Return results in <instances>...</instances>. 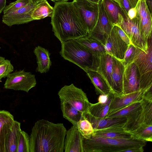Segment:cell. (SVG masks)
Segmentation results:
<instances>
[{
  "mask_svg": "<svg viewBox=\"0 0 152 152\" xmlns=\"http://www.w3.org/2000/svg\"><path fill=\"white\" fill-rule=\"evenodd\" d=\"M50 23L54 35L61 43L88 34L86 27L73 1H56Z\"/></svg>",
  "mask_w": 152,
  "mask_h": 152,
  "instance_id": "1",
  "label": "cell"
},
{
  "mask_svg": "<svg viewBox=\"0 0 152 152\" xmlns=\"http://www.w3.org/2000/svg\"><path fill=\"white\" fill-rule=\"evenodd\" d=\"M66 131L62 123L38 120L30 135V152H63Z\"/></svg>",
  "mask_w": 152,
  "mask_h": 152,
  "instance_id": "2",
  "label": "cell"
},
{
  "mask_svg": "<svg viewBox=\"0 0 152 152\" xmlns=\"http://www.w3.org/2000/svg\"><path fill=\"white\" fill-rule=\"evenodd\" d=\"M146 142L133 137L119 139L93 135L88 138L83 137V152H125L132 148L144 147Z\"/></svg>",
  "mask_w": 152,
  "mask_h": 152,
  "instance_id": "3",
  "label": "cell"
},
{
  "mask_svg": "<svg viewBox=\"0 0 152 152\" xmlns=\"http://www.w3.org/2000/svg\"><path fill=\"white\" fill-rule=\"evenodd\" d=\"M60 54L64 59L76 65L86 73L96 72L99 54L92 52L75 39L61 43Z\"/></svg>",
  "mask_w": 152,
  "mask_h": 152,
  "instance_id": "4",
  "label": "cell"
},
{
  "mask_svg": "<svg viewBox=\"0 0 152 152\" xmlns=\"http://www.w3.org/2000/svg\"><path fill=\"white\" fill-rule=\"evenodd\" d=\"M152 37L148 39V50L146 53L136 48L133 62L138 70L140 76V90L143 93L152 87Z\"/></svg>",
  "mask_w": 152,
  "mask_h": 152,
  "instance_id": "5",
  "label": "cell"
},
{
  "mask_svg": "<svg viewBox=\"0 0 152 152\" xmlns=\"http://www.w3.org/2000/svg\"><path fill=\"white\" fill-rule=\"evenodd\" d=\"M58 95L60 100L70 103L83 115L87 112L91 103L86 94L73 83L64 86L58 91Z\"/></svg>",
  "mask_w": 152,
  "mask_h": 152,
  "instance_id": "6",
  "label": "cell"
},
{
  "mask_svg": "<svg viewBox=\"0 0 152 152\" xmlns=\"http://www.w3.org/2000/svg\"><path fill=\"white\" fill-rule=\"evenodd\" d=\"M116 25L120 27L125 33L132 44L145 53H148V40H145L140 34L137 15L135 18L131 19L128 17L124 18L119 14L118 23Z\"/></svg>",
  "mask_w": 152,
  "mask_h": 152,
  "instance_id": "7",
  "label": "cell"
},
{
  "mask_svg": "<svg viewBox=\"0 0 152 152\" xmlns=\"http://www.w3.org/2000/svg\"><path fill=\"white\" fill-rule=\"evenodd\" d=\"M144 125H152V100L143 97L141 107L127 118L123 128L130 133Z\"/></svg>",
  "mask_w": 152,
  "mask_h": 152,
  "instance_id": "8",
  "label": "cell"
},
{
  "mask_svg": "<svg viewBox=\"0 0 152 152\" xmlns=\"http://www.w3.org/2000/svg\"><path fill=\"white\" fill-rule=\"evenodd\" d=\"M37 81L35 75L24 70L15 71L10 73L7 77L4 84L6 89L22 91L28 92L32 88L35 86Z\"/></svg>",
  "mask_w": 152,
  "mask_h": 152,
  "instance_id": "9",
  "label": "cell"
},
{
  "mask_svg": "<svg viewBox=\"0 0 152 152\" xmlns=\"http://www.w3.org/2000/svg\"><path fill=\"white\" fill-rule=\"evenodd\" d=\"M98 4L99 13L96 23L87 36L96 40L104 46L114 25L105 12L102 0Z\"/></svg>",
  "mask_w": 152,
  "mask_h": 152,
  "instance_id": "10",
  "label": "cell"
},
{
  "mask_svg": "<svg viewBox=\"0 0 152 152\" xmlns=\"http://www.w3.org/2000/svg\"><path fill=\"white\" fill-rule=\"evenodd\" d=\"M86 27L88 33L93 29L99 13V3L88 0H73Z\"/></svg>",
  "mask_w": 152,
  "mask_h": 152,
  "instance_id": "11",
  "label": "cell"
},
{
  "mask_svg": "<svg viewBox=\"0 0 152 152\" xmlns=\"http://www.w3.org/2000/svg\"><path fill=\"white\" fill-rule=\"evenodd\" d=\"M136 7L140 34L145 40L148 41L152 37V14L145 0H139Z\"/></svg>",
  "mask_w": 152,
  "mask_h": 152,
  "instance_id": "12",
  "label": "cell"
},
{
  "mask_svg": "<svg viewBox=\"0 0 152 152\" xmlns=\"http://www.w3.org/2000/svg\"><path fill=\"white\" fill-rule=\"evenodd\" d=\"M37 4L31 3L16 11L4 15L2 22L8 26H11L34 20L31 17V14Z\"/></svg>",
  "mask_w": 152,
  "mask_h": 152,
  "instance_id": "13",
  "label": "cell"
},
{
  "mask_svg": "<svg viewBox=\"0 0 152 152\" xmlns=\"http://www.w3.org/2000/svg\"><path fill=\"white\" fill-rule=\"evenodd\" d=\"M128 46L120 37L114 26L104 46L106 53L121 61Z\"/></svg>",
  "mask_w": 152,
  "mask_h": 152,
  "instance_id": "14",
  "label": "cell"
},
{
  "mask_svg": "<svg viewBox=\"0 0 152 152\" xmlns=\"http://www.w3.org/2000/svg\"><path fill=\"white\" fill-rule=\"evenodd\" d=\"M140 79L139 72L133 62L124 66L123 76V94L140 90Z\"/></svg>",
  "mask_w": 152,
  "mask_h": 152,
  "instance_id": "15",
  "label": "cell"
},
{
  "mask_svg": "<svg viewBox=\"0 0 152 152\" xmlns=\"http://www.w3.org/2000/svg\"><path fill=\"white\" fill-rule=\"evenodd\" d=\"M124 66L121 61L113 57L110 89L114 96L123 94V76Z\"/></svg>",
  "mask_w": 152,
  "mask_h": 152,
  "instance_id": "16",
  "label": "cell"
},
{
  "mask_svg": "<svg viewBox=\"0 0 152 152\" xmlns=\"http://www.w3.org/2000/svg\"><path fill=\"white\" fill-rule=\"evenodd\" d=\"M142 98L143 93L141 90L119 96H113L107 115L120 110L134 102L141 100Z\"/></svg>",
  "mask_w": 152,
  "mask_h": 152,
  "instance_id": "17",
  "label": "cell"
},
{
  "mask_svg": "<svg viewBox=\"0 0 152 152\" xmlns=\"http://www.w3.org/2000/svg\"><path fill=\"white\" fill-rule=\"evenodd\" d=\"M83 115L91 123L94 130L110 127H123L127 121V118L124 117L97 118L88 113Z\"/></svg>",
  "mask_w": 152,
  "mask_h": 152,
  "instance_id": "18",
  "label": "cell"
},
{
  "mask_svg": "<svg viewBox=\"0 0 152 152\" xmlns=\"http://www.w3.org/2000/svg\"><path fill=\"white\" fill-rule=\"evenodd\" d=\"M83 137L77 128L72 126L66 131L64 141L65 152H83Z\"/></svg>",
  "mask_w": 152,
  "mask_h": 152,
  "instance_id": "19",
  "label": "cell"
},
{
  "mask_svg": "<svg viewBox=\"0 0 152 152\" xmlns=\"http://www.w3.org/2000/svg\"><path fill=\"white\" fill-rule=\"evenodd\" d=\"M14 121L10 112L0 110V147L2 152H6L7 138Z\"/></svg>",
  "mask_w": 152,
  "mask_h": 152,
  "instance_id": "20",
  "label": "cell"
},
{
  "mask_svg": "<svg viewBox=\"0 0 152 152\" xmlns=\"http://www.w3.org/2000/svg\"><path fill=\"white\" fill-rule=\"evenodd\" d=\"M113 65V56L106 53L98 55V63L96 72L105 80L110 89Z\"/></svg>",
  "mask_w": 152,
  "mask_h": 152,
  "instance_id": "21",
  "label": "cell"
},
{
  "mask_svg": "<svg viewBox=\"0 0 152 152\" xmlns=\"http://www.w3.org/2000/svg\"><path fill=\"white\" fill-rule=\"evenodd\" d=\"M34 52L36 56L37 64L36 72L41 73L48 72L52 65L50 54L48 50L40 46H38L34 48Z\"/></svg>",
  "mask_w": 152,
  "mask_h": 152,
  "instance_id": "22",
  "label": "cell"
},
{
  "mask_svg": "<svg viewBox=\"0 0 152 152\" xmlns=\"http://www.w3.org/2000/svg\"><path fill=\"white\" fill-rule=\"evenodd\" d=\"M61 109L63 117L77 127L83 114L70 103L60 100Z\"/></svg>",
  "mask_w": 152,
  "mask_h": 152,
  "instance_id": "23",
  "label": "cell"
},
{
  "mask_svg": "<svg viewBox=\"0 0 152 152\" xmlns=\"http://www.w3.org/2000/svg\"><path fill=\"white\" fill-rule=\"evenodd\" d=\"M102 1L105 12L114 25H117L118 23L119 14L124 18L128 17L117 1L113 0H102Z\"/></svg>",
  "mask_w": 152,
  "mask_h": 152,
  "instance_id": "24",
  "label": "cell"
},
{
  "mask_svg": "<svg viewBox=\"0 0 152 152\" xmlns=\"http://www.w3.org/2000/svg\"><path fill=\"white\" fill-rule=\"evenodd\" d=\"M93 135L104 137L129 139L132 134L125 131L123 127H113L94 130Z\"/></svg>",
  "mask_w": 152,
  "mask_h": 152,
  "instance_id": "25",
  "label": "cell"
},
{
  "mask_svg": "<svg viewBox=\"0 0 152 152\" xmlns=\"http://www.w3.org/2000/svg\"><path fill=\"white\" fill-rule=\"evenodd\" d=\"M86 75L94 85L97 94L107 95L111 92L105 80L98 72L91 71L86 73Z\"/></svg>",
  "mask_w": 152,
  "mask_h": 152,
  "instance_id": "26",
  "label": "cell"
},
{
  "mask_svg": "<svg viewBox=\"0 0 152 152\" xmlns=\"http://www.w3.org/2000/svg\"><path fill=\"white\" fill-rule=\"evenodd\" d=\"M113 96V94L111 92L108 100L105 103H102L99 102L95 104L91 103L88 110L86 113L96 118H103L105 117L108 113Z\"/></svg>",
  "mask_w": 152,
  "mask_h": 152,
  "instance_id": "27",
  "label": "cell"
},
{
  "mask_svg": "<svg viewBox=\"0 0 152 152\" xmlns=\"http://www.w3.org/2000/svg\"><path fill=\"white\" fill-rule=\"evenodd\" d=\"M21 130L20 123L15 120L7 138L6 152H17L18 141Z\"/></svg>",
  "mask_w": 152,
  "mask_h": 152,
  "instance_id": "28",
  "label": "cell"
},
{
  "mask_svg": "<svg viewBox=\"0 0 152 152\" xmlns=\"http://www.w3.org/2000/svg\"><path fill=\"white\" fill-rule=\"evenodd\" d=\"M53 7L47 0L38 2L32 11L31 17L34 20H40L47 17H51Z\"/></svg>",
  "mask_w": 152,
  "mask_h": 152,
  "instance_id": "29",
  "label": "cell"
},
{
  "mask_svg": "<svg viewBox=\"0 0 152 152\" xmlns=\"http://www.w3.org/2000/svg\"><path fill=\"white\" fill-rule=\"evenodd\" d=\"M75 40L94 53L100 54L106 53L104 45L96 40L87 36Z\"/></svg>",
  "mask_w": 152,
  "mask_h": 152,
  "instance_id": "30",
  "label": "cell"
},
{
  "mask_svg": "<svg viewBox=\"0 0 152 152\" xmlns=\"http://www.w3.org/2000/svg\"><path fill=\"white\" fill-rule=\"evenodd\" d=\"M142 99L134 102L120 110L108 114L105 117H124L128 118L140 108L141 106Z\"/></svg>",
  "mask_w": 152,
  "mask_h": 152,
  "instance_id": "31",
  "label": "cell"
},
{
  "mask_svg": "<svg viewBox=\"0 0 152 152\" xmlns=\"http://www.w3.org/2000/svg\"><path fill=\"white\" fill-rule=\"evenodd\" d=\"M134 138L152 141V125H144L130 133Z\"/></svg>",
  "mask_w": 152,
  "mask_h": 152,
  "instance_id": "32",
  "label": "cell"
},
{
  "mask_svg": "<svg viewBox=\"0 0 152 152\" xmlns=\"http://www.w3.org/2000/svg\"><path fill=\"white\" fill-rule=\"evenodd\" d=\"M77 128L84 138H88L94 134V130L91 123L83 115L78 123Z\"/></svg>",
  "mask_w": 152,
  "mask_h": 152,
  "instance_id": "33",
  "label": "cell"
},
{
  "mask_svg": "<svg viewBox=\"0 0 152 152\" xmlns=\"http://www.w3.org/2000/svg\"><path fill=\"white\" fill-rule=\"evenodd\" d=\"M17 152H30V136L21 130L18 138Z\"/></svg>",
  "mask_w": 152,
  "mask_h": 152,
  "instance_id": "34",
  "label": "cell"
},
{
  "mask_svg": "<svg viewBox=\"0 0 152 152\" xmlns=\"http://www.w3.org/2000/svg\"><path fill=\"white\" fill-rule=\"evenodd\" d=\"M14 70V67L10 61L0 56V80L7 77Z\"/></svg>",
  "mask_w": 152,
  "mask_h": 152,
  "instance_id": "35",
  "label": "cell"
},
{
  "mask_svg": "<svg viewBox=\"0 0 152 152\" xmlns=\"http://www.w3.org/2000/svg\"><path fill=\"white\" fill-rule=\"evenodd\" d=\"M32 3L30 0H17L10 3L5 7L4 10V15L16 11Z\"/></svg>",
  "mask_w": 152,
  "mask_h": 152,
  "instance_id": "36",
  "label": "cell"
},
{
  "mask_svg": "<svg viewBox=\"0 0 152 152\" xmlns=\"http://www.w3.org/2000/svg\"><path fill=\"white\" fill-rule=\"evenodd\" d=\"M136 48V47L132 44L128 46L124 57L121 61L124 66L133 62Z\"/></svg>",
  "mask_w": 152,
  "mask_h": 152,
  "instance_id": "37",
  "label": "cell"
},
{
  "mask_svg": "<svg viewBox=\"0 0 152 152\" xmlns=\"http://www.w3.org/2000/svg\"><path fill=\"white\" fill-rule=\"evenodd\" d=\"M139 0H117V2L125 14L127 16L128 10L135 7Z\"/></svg>",
  "mask_w": 152,
  "mask_h": 152,
  "instance_id": "38",
  "label": "cell"
},
{
  "mask_svg": "<svg viewBox=\"0 0 152 152\" xmlns=\"http://www.w3.org/2000/svg\"><path fill=\"white\" fill-rule=\"evenodd\" d=\"M121 39L128 45L131 44L130 40L124 31L117 25H114Z\"/></svg>",
  "mask_w": 152,
  "mask_h": 152,
  "instance_id": "39",
  "label": "cell"
},
{
  "mask_svg": "<svg viewBox=\"0 0 152 152\" xmlns=\"http://www.w3.org/2000/svg\"><path fill=\"white\" fill-rule=\"evenodd\" d=\"M127 15L128 17L132 19L135 18L137 15V11L136 7L132 8L128 11Z\"/></svg>",
  "mask_w": 152,
  "mask_h": 152,
  "instance_id": "40",
  "label": "cell"
},
{
  "mask_svg": "<svg viewBox=\"0 0 152 152\" xmlns=\"http://www.w3.org/2000/svg\"><path fill=\"white\" fill-rule=\"evenodd\" d=\"M111 92L107 95L100 94L98 99L99 102L102 103H106L109 100L110 94Z\"/></svg>",
  "mask_w": 152,
  "mask_h": 152,
  "instance_id": "41",
  "label": "cell"
},
{
  "mask_svg": "<svg viewBox=\"0 0 152 152\" xmlns=\"http://www.w3.org/2000/svg\"><path fill=\"white\" fill-rule=\"evenodd\" d=\"M144 151L143 147L134 148L128 149L125 152H143Z\"/></svg>",
  "mask_w": 152,
  "mask_h": 152,
  "instance_id": "42",
  "label": "cell"
},
{
  "mask_svg": "<svg viewBox=\"0 0 152 152\" xmlns=\"http://www.w3.org/2000/svg\"><path fill=\"white\" fill-rule=\"evenodd\" d=\"M145 2L150 12L152 14V0H145Z\"/></svg>",
  "mask_w": 152,
  "mask_h": 152,
  "instance_id": "43",
  "label": "cell"
},
{
  "mask_svg": "<svg viewBox=\"0 0 152 152\" xmlns=\"http://www.w3.org/2000/svg\"><path fill=\"white\" fill-rule=\"evenodd\" d=\"M6 4V0H0V14L3 11Z\"/></svg>",
  "mask_w": 152,
  "mask_h": 152,
  "instance_id": "44",
  "label": "cell"
},
{
  "mask_svg": "<svg viewBox=\"0 0 152 152\" xmlns=\"http://www.w3.org/2000/svg\"><path fill=\"white\" fill-rule=\"evenodd\" d=\"M31 1V2L33 3H38L39 2L44 1H46L47 0H30Z\"/></svg>",
  "mask_w": 152,
  "mask_h": 152,
  "instance_id": "45",
  "label": "cell"
},
{
  "mask_svg": "<svg viewBox=\"0 0 152 152\" xmlns=\"http://www.w3.org/2000/svg\"><path fill=\"white\" fill-rule=\"evenodd\" d=\"M91 1L95 2L97 3H99L102 0H88Z\"/></svg>",
  "mask_w": 152,
  "mask_h": 152,
  "instance_id": "46",
  "label": "cell"
},
{
  "mask_svg": "<svg viewBox=\"0 0 152 152\" xmlns=\"http://www.w3.org/2000/svg\"><path fill=\"white\" fill-rule=\"evenodd\" d=\"M53 1H67L69 0H50Z\"/></svg>",
  "mask_w": 152,
  "mask_h": 152,
  "instance_id": "47",
  "label": "cell"
},
{
  "mask_svg": "<svg viewBox=\"0 0 152 152\" xmlns=\"http://www.w3.org/2000/svg\"><path fill=\"white\" fill-rule=\"evenodd\" d=\"M0 152H2L1 149V147H0Z\"/></svg>",
  "mask_w": 152,
  "mask_h": 152,
  "instance_id": "48",
  "label": "cell"
},
{
  "mask_svg": "<svg viewBox=\"0 0 152 152\" xmlns=\"http://www.w3.org/2000/svg\"><path fill=\"white\" fill-rule=\"evenodd\" d=\"M113 0L116 1H117V0Z\"/></svg>",
  "mask_w": 152,
  "mask_h": 152,
  "instance_id": "49",
  "label": "cell"
}]
</instances>
